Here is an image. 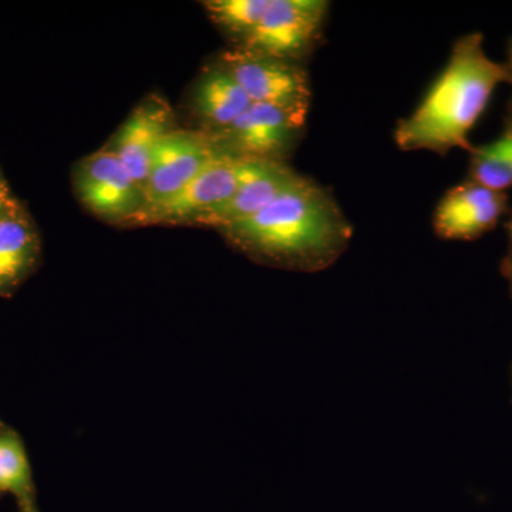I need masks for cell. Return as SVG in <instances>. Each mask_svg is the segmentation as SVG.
Here are the masks:
<instances>
[{"mask_svg":"<svg viewBox=\"0 0 512 512\" xmlns=\"http://www.w3.org/2000/svg\"><path fill=\"white\" fill-rule=\"evenodd\" d=\"M511 84L507 64L490 59L484 36L470 33L454 43L443 72L409 117L400 121L394 141L403 151H433L446 156L454 148L470 151V133L500 84Z\"/></svg>","mask_w":512,"mask_h":512,"instance_id":"7a4b0ae2","label":"cell"},{"mask_svg":"<svg viewBox=\"0 0 512 512\" xmlns=\"http://www.w3.org/2000/svg\"><path fill=\"white\" fill-rule=\"evenodd\" d=\"M218 231L255 261L305 272L332 265L353 234L335 198L306 177L258 214Z\"/></svg>","mask_w":512,"mask_h":512,"instance_id":"6da1fadb","label":"cell"},{"mask_svg":"<svg viewBox=\"0 0 512 512\" xmlns=\"http://www.w3.org/2000/svg\"><path fill=\"white\" fill-rule=\"evenodd\" d=\"M328 10L322 0H272L254 32L238 46L298 63L318 43Z\"/></svg>","mask_w":512,"mask_h":512,"instance_id":"8992f818","label":"cell"},{"mask_svg":"<svg viewBox=\"0 0 512 512\" xmlns=\"http://www.w3.org/2000/svg\"><path fill=\"white\" fill-rule=\"evenodd\" d=\"M0 429H2V426H0Z\"/></svg>","mask_w":512,"mask_h":512,"instance_id":"44dd1931","label":"cell"},{"mask_svg":"<svg viewBox=\"0 0 512 512\" xmlns=\"http://www.w3.org/2000/svg\"><path fill=\"white\" fill-rule=\"evenodd\" d=\"M242 160L220 154L180 194L156 210L141 215L134 225H202L237 191Z\"/></svg>","mask_w":512,"mask_h":512,"instance_id":"ba28073f","label":"cell"},{"mask_svg":"<svg viewBox=\"0 0 512 512\" xmlns=\"http://www.w3.org/2000/svg\"><path fill=\"white\" fill-rule=\"evenodd\" d=\"M10 494L19 512H40L32 466L22 437L10 427L0 429V494Z\"/></svg>","mask_w":512,"mask_h":512,"instance_id":"5bb4252c","label":"cell"},{"mask_svg":"<svg viewBox=\"0 0 512 512\" xmlns=\"http://www.w3.org/2000/svg\"><path fill=\"white\" fill-rule=\"evenodd\" d=\"M194 110L204 123L205 133L214 134L231 126L252 101L237 80L220 63L207 67L195 83Z\"/></svg>","mask_w":512,"mask_h":512,"instance_id":"4fadbf2b","label":"cell"},{"mask_svg":"<svg viewBox=\"0 0 512 512\" xmlns=\"http://www.w3.org/2000/svg\"><path fill=\"white\" fill-rule=\"evenodd\" d=\"M77 200L100 220L133 225L144 210V191L109 148L82 158L73 170Z\"/></svg>","mask_w":512,"mask_h":512,"instance_id":"277c9868","label":"cell"},{"mask_svg":"<svg viewBox=\"0 0 512 512\" xmlns=\"http://www.w3.org/2000/svg\"><path fill=\"white\" fill-rule=\"evenodd\" d=\"M271 2L272 0H208L204 6L212 22L241 45L264 18Z\"/></svg>","mask_w":512,"mask_h":512,"instance_id":"2e32d148","label":"cell"},{"mask_svg":"<svg viewBox=\"0 0 512 512\" xmlns=\"http://www.w3.org/2000/svg\"><path fill=\"white\" fill-rule=\"evenodd\" d=\"M501 272H503L505 281L510 286L512 295V242H510V247H508L507 254L504 256L503 264H501Z\"/></svg>","mask_w":512,"mask_h":512,"instance_id":"ac0fdd59","label":"cell"},{"mask_svg":"<svg viewBox=\"0 0 512 512\" xmlns=\"http://www.w3.org/2000/svg\"><path fill=\"white\" fill-rule=\"evenodd\" d=\"M218 63L237 80L252 103L274 104L308 114L309 77L298 63L237 46L225 50Z\"/></svg>","mask_w":512,"mask_h":512,"instance_id":"5b68a950","label":"cell"},{"mask_svg":"<svg viewBox=\"0 0 512 512\" xmlns=\"http://www.w3.org/2000/svg\"><path fill=\"white\" fill-rule=\"evenodd\" d=\"M468 180L494 191L512 188V116L507 114L500 136L490 143L471 148Z\"/></svg>","mask_w":512,"mask_h":512,"instance_id":"9a60e30c","label":"cell"},{"mask_svg":"<svg viewBox=\"0 0 512 512\" xmlns=\"http://www.w3.org/2000/svg\"><path fill=\"white\" fill-rule=\"evenodd\" d=\"M507 67L508 70H510L511 74V86H512V39L510 40V45H508V60H507ZM508 114L512 116V96L510 100V104H508Z\"/></svg>","mask_w":512,"mask_h":512,"instance_id":"d6986e66","label":"cell"},{"mask_svg":"<svg viewBox=\"0 0 512 512\" xmlns=\"http://www.w3.org/2000/svg\"><path fill=\"white\" fill-rule=\"evenodd\" d=\"M507 231H508V237H510V242H512V217L507 222Z\"/></svg>","mask_w":512,"mask_h":512,"instance_id":"ffe728a7","label":"cell"},{"mask_svg":"<svg viewBox=\"0 0 512 512\" xmlns=\"http://www.w3.org/2000/svg\"><path fill=\"white\" fill-rule=\"evenodd\" d=\"M302 180L303 175L296 173L285 161L242 160L237 191L202 225L221 229L247 220Z\"/></svg>","mask_w":512,"mask_h":512,"instance_id":"8fae6325","label":"cell"},{"mask_svg":"<svg viewBox=\"0 0 512 512\" xmlns=\"http://www.w3.org/2000/svg\"><path fill=\"white\" fill-rule=\"evenodd\" d=\"M508 212V195L467 180L448 190L433 217L436 234L468 241L483 237Z\"/></svg>","mask_w":512,"mask_h":512,"instance_id":"9c48e42d","label":"cell"},{"mask_svg":"<svg viewBox=\"0 0 512 512\" xmlns=\"http://www.w3.org/2000/svg\"><path fill=\"white\" fill-rule=\"evenodd\" d=\"M19 202L13 198L12 191H10L9 184L6 183L3 175L0 174V211L8 210V208L15 207Z\"/></svg>","mask_w":512,"mask_h":512,"instance_id":"e0dca14e","label":"cell"},{"mask_svg":"<svg viewBox=\"0 0 512 512\" xmlns=\"http://www.w3.org/2000/svg\"><path fill=\"white\" fill-rule=\"evenodd\" d=\"M308 114L252 103L231 126L208 134L222 154L239 160L285 161L301 140Z\"/></svg>","mask_w":512,"mask_h":512,"instance_id":"3957f363","label":"cell"},{"mask_svg":"<svg viewBox=\"0 0 512 512\" xmlns=\"http://www.w3.org/2000/svg\"><path fill=\"white\" fill-rule=\"evenodd\" d=\"M220 154L205 131L174 128L158 144L151 160L144 187V210L137 220L173 200Z\"/></svg>","mask_w":512,"mask_h":512,"instance_id":"52a82bcc","label":"cell"},{"mask_svg":"<svg viewBox=\"0 0 512 512\" xmlns=\"http://www.w3.org/2000/svg\"><path fill=\"white\" fill-rule=\"evenodd\" d=\"M174 128L177 127L170 104L158 96L146 97L131 111L106 148L119 158L144 191L158 144Z\"/></svg>","mask_w":512,"mask_h":512,"instance_id":"30bf717a","label":"cell"},{"mask_svg":"<svg viewBox=\"0 0 512 512\" xmlns=\"http://www.w3.org/2000/svg\"><path fill=\"white\" fill-rule=\"evenodd\" d=\"M40 261L35 225L20 205L0 211V296L12 295Z\"/></svg>","mask_w":512,"mask_h":512,"instance_id":"7c38bea8","label":"cell"}]
</instances>
